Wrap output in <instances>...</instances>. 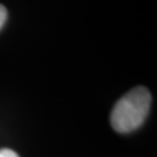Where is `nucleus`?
Here are the masks:
<instances>
[{
	"label": "nucleus",
	"instance_id": "nucleus-1",
	"mask_svg": "<svg viewBox=\"0 0 157 157\" xmlns=\"http://www.w3.org/2000/svg\"><path fill=\"white\" fill-rule=\"evenodd\" d=\"M151 107V93L144 86H136L124 94L113 107L110 122L117 132L127 134L143 124Z\"/></svg>",
	"mask_w": 157,
	"mask_h": 157
},
{
	"label": "nucleus",
	"instance_id": "nucleus-2",
	"mask_svg": "<svg viewBox=\"0 0 157 157\" xmlns=\"http://www.w3.org/2000/svg\"><path fill=\"white\" fill-rule=\"evenodd\" d=\"M7 9H6V7L4 6H2L0 4V29L3 28V25L6 24V21H7Z\"/></svg>",
	"mask_w": 157,
	"mask_h": 157
},
{
	"label": "nucleus",
	"instance_id": "nucleus-3",
	"mask_svg": "<svg viewBox=\"0 0 157 157\" xmlns=\"http://www.w3.org/2000/svg\"><path fill=\"white\" fill-rule=\"evenodd\" d=\"M0 157H20V156L12 149L3 148V149H0Z\"/></svg>",
	"mask_w": 157,
	"mask_h": 157
}]
</instances>
